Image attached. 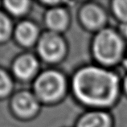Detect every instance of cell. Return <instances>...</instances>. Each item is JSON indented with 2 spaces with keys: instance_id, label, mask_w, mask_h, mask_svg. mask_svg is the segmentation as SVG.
I'll return each mask as SVG.
<instances>
[{
  "instance_id": "16",
  "label": "cell",
  "mask_w": 127,
  "mask_h": 127,
  "mask_svg": "<svg viewBox=\"0 0 127 127\" xmlns=\"http://www.w3.org/2000/svg\"><path fill=\"white\" fill-rule=\"evenodd\" d=\"M122 96H125L127 98V74L122 77Z\"/></svg>"
},
{
  "instance_id": "2",
  "label": "cell",
  "mask_w": 127,
  "mask_h": 127,
  "mask_svg": "<svg viewBox=\"0 0 127 127\" xmlns=\"http://www.w3.org/2000/svg\"><path fill=\"white\" fill-rule=\"evenodd\" d=\"M127 42L113 27L101 30L93 38L91 52L96 64L116 69L125 58Z\"/></svg>"
},
{
  "instance_id": "8",
  "label": "cell",
  "mask_w": 127,
  "mask_h": 127,
  "mask_svg": "<svg viewBox=\"0 0 127 127\" xmlns=\"http://www.w3.org/2000/svg\"><path fill=\"white\" fill-rule=\"evenodd\" d=\"M38 68L37 61L34 56L25 55L19 57L14 64V72L19 78L29 79L35 74Z\"/></svg>"
},
{
  "instance_id": "13",
  "label": "cell",
  "mask_w": 127,
  "mask_h": 127,
  "mask_svg": "<svg viewBox=\"0 0 127 127\" xmlns=\"http://www.w3.org/2000/svg\"><path fill=\"white\" fill-rule=\"evenodd\" d=\"M11 31V23L8 17L0 13V40L8 37Z\"/></svg>"
},
{
  "instance_id": "4",
  "label": "cell",
  "mask_w": 127,
  "mask_h": 127,
  "mask_svg": "<svg viewBox=\"0 0 127 127\" xmlns=\"http://www.w3.org/2000/svg\"><path fill=\"white\" fill-rule=\"evenodd\" d=\"M109 11L97 2H88L80 11V20L84 28L89 32H96L109 27Z\"/></svg>"
},
{
  "instance_id": "5",
  "label": "cell",
  "mask_w": 127,
  "mask_h": 127,
  "mask_svg": "<svg viewBox=\"0 0 127 127\" xmlns=\"http://www.w3.org/2000/svg\"><path fill=\"white\" fill-rule=\"evenodd\" d=\"M38 51L45 61L54 62L61 59L64 54L65 44L59 35L52 32L46 33L39 39Z\"/></svg>"
},
{
  "instance_id": "11",
  "label": "cell",
  "mask_w": 127,
  "mask_h": 127,
  "mask_svg": "<svg viewBox=\"0 0 127 127\" xmlns=\"http://www.w3.org/2000/svg\"><path fill=\"white\" fill-rule=\"evenodd\" d=\"M108 10L118 23H127V0H113Z\"/></svg>"
},
{
  "instance_id": "14",
  "label": "cell",
  "mask_w": 127,
  "mask_h": 127,
  "mask_svg": "<svg viewBox=\"0 0 127 127\" xmlns=\"http://www.w3.org/2000/svg\"><path fill=\"white\" fill-rule=\"evenodd\" d=\"M12 83L9 76L2 70H0V96L7 95L11 90Z\"/></svg>"
},
{
  "instance_id": "12",
  "label": "cell",
  "mask_w": 127,
  "mask_h": 127,
  "mask_svg": "<svg viewBox=\"0 0 127 127\" xmlns=\"http://www.w3.org/2000/svg\"><path fill=\"white\" fill-rule=\"evenodd\" d=\"M30 2L28 1H6V9L15 15H21L28 11Z\"/></svg>"
},
{
  "instance_id": "10",
  "label": "cell",
  "mask_w": 127,
  "mask_h": 127,
  "mask_svg": "<svg viewBox=\"0 0 127 127\" xmlns=\"http://www.w3.org/2000/svg\"><path fill=\"white\" fill-rule=\"evenodd\" d=\"M15 35L19 43L25 46H30L37 39L38 29L32 23L23 22L18 26Z\"/></svg>"
},
{
  "instance_id": "15",
  "label": "cell",
  "mask_w": 127,
  "mask_h": 127,
  "mask_svg": "<svg viewBox=\"0 0 127 127\" xmlns=\"http://www.w3.org/2000/svg\"><path fill=\"white\" fill-rule=\"evenodd\" d=\"M116 29L122 37L127 42V23H118Z\"/></svg>"
},
{
  "instance_id": "9",
  "label": "cell",
  "mask_w": 127,
  "mask_h": 127,
  "mask_svg": "<svg viewBox=\"0 0 127 127\" xmlns=\"http://www.w3.org/2000/svg\"><path fill=\"white\" fill-rule=\"evenodd\" d=\"M69 18L65 10L55 8L48 12L46 15V23L52 31L59 32L64 30L68 24Z\"/></svg>"
},
{
  "instance_id": "7",
  "label": "cell",
  "mask_w": 127,
  "mask_h": 127,
  "mask_svg": "<svg viewBox=\"0 0 127 127\" xmlns=\"http://www.w3.org/2000/svg\"><path fill=\"white\" fill-rule=\"evenodd\" d=\"M14 108L18 114L28 117L36 112L38 103L34 96L28 92L20 93L14 99Z\"/></svg>"
},
{
  "instance_id": "1",
  "label": "cell",
  "mask_w": 127,
  "mask_h": 127,
  "mask_svg": "<svg viewBox=\"0 0 127 127\" xmlns=\"http://www.w3.org/2000/svg\"><path fill=\"white\" fill-rule=\"evenodd\" d=\"M122 77L116 69L89 64L75 73L72 90L76 99L90 109L110 111L122 96Z\"/></svg>"
},
{
  "instance_id": "6",
  "label": "cell",
  "mask_w": 127,
  "mask_h": 127,
  "mask_svg": "<svg viewBox=\"0 0 127 127\" xmlns=\"http://www.w3.org/2000/svg\"><path fill=\"white\" fill-rule=\"evenodd\" d=\"M114 118L110 111L90 109L83 114L76 127H114Z\"/></svg>"
},
{
  "instance_id": "3",
  "label": "cell",
  "mask_w": 127,
  "mask_h": 127,
  "mask_svg": "<svg viewBox=\"0 0 127 127\" xmlns=\"http://www.w3.org/2000/svg\"><path fill=\"white\" fill-rule=\"evenodd\" d=\"M35 89L39 98L46 101H53L64 92V78L58 72H45L36 80Z\"/></svg>"
}]
</instances>
